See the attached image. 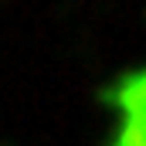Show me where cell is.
<instances>
[{
	"instance_id": "1",
	"label": "cell",
	"mask_w": 146,
	"mask_h": 146,
	"mask_svg": "<svg viewBox=\"0 0 146 146\" xmlns=\"http://www.w3.org/2000/svg\"><path fill=\"white\" fill-rule=\"evenodd\" d=\"M119 109H122V129L115 146H146V72L119 85Z\"/></svg>"
}]
</instances>
